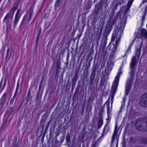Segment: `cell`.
<instances>
[{
    "mask_svg": "<svg viewBox=\"0 0 147 147\" xmlns=\"http://www.w3.org/2000/svg\"><path fill=\"white\" fill-rule=\"evenodd\" d=\"M50 122L49 123V124H48L47 125V127H46V128L45 129V132H44V134L43 135V139H42V141H43V139H44V138L45 137V135L46 134V132H47V130H48V128L49 127V124H50Z\"/></svg>",
    "mask_w": 147,
    "mask_h": 147,
    "instance_id": "52a82bcc",
    "label": "cell"
},
{
    "mask_svg": "<svg viewBox=\"0 0 147 147\" xmlns=\"http://www.w3.org/2000/svg\"><path fill=\"white\" fill-rule=\"evenodd\" d=\"M143 142L144 143L147 145V137L144 138L143 140Z\"/></svg>",
    "mask_w": 147,
    "mask_h": 147,
    "instance_id": "9c48e42d",
    "label": "cell"
},
{
    "mask_svg": "<svg viewBox=\"0 0 147 147\" xmlns=\"http://www.w3.org/2000/svg\"><path fill=\"white\" fill-rule=\"evenodd\" d=\"M135 147H142V146H136Z\"/></svg>",
    "mask_w": 147,
    "mask_h": 147,
    "instance_id": "8fae6325",
    "label": "cell"
},
{
    "mask_svg": "<svg viewBox=\"0 0 147 147\" xmlns=\"http://www.w3.org/2000/svg\"><path fill=\"white\" fill-rule=\"evenodd\" d=\"M135 126L137 130L141 132H147V116L139 118L136 121Z\"/></svg>",
    "mask_w": 147,
    "mask_h": 147,
    "instance_id": "6da1fadb",
    "label": "cell"
},
{
    "mask_svg": "<svg viewBox=\"0 0 147 147\" xmlns=\"http://www.w3.org/2000/svg\"><path fill=\"white\" fill-rule=\"evenodd\" d=\"M139 104L142 107H147V92L141 96L139 100Z\"/></svg>",
    "mask_w": 147,
    "mask_h": 147,
    "instance_id": "7a4b0ae2",
    "label": "cell"
},
{
    "mask_svg": "<svg viewBox=\"0 0 147 147\" xmlns=\"http://www.w3.org/2000/svg\"><path fill=\"white\" fill-rule=\"evenodd\" d=\"M70 141V136L69 135H67V137H66V142H69Z\"/></svg>",
    "mask_w": 147,
    "mask_h": 147,
    "instance_id": "ba28073f",
    "label": "cell"
},
{
    "mask_svg": "<svg viewBox=\"0 0 147 147\" xmlns=\"http://www.w3.org/2000/svg\"><path fill=\"white\" fill-rule=\"evenodd\" d=\"M5 97H6V93L4 94L3 96L0 99V108H1L2 107V105H3V102H4V100H5Z\"/></svg>",
    "mask_w": 147,
    "mask_h": 147,
    "instance_id": "5b68a950",
    "label": "cell"
},
{
    "mask_svg": "<svg viewBox=\"0 0 147 147\" xmlns=\"http://www.w3.org/2000/svg\"><path fill=\"white\" fill-rule=\"evenodd\" d=\"M43 129H44L43 125L40 126L39 127L38 130L37 134V136L38 137H40L41 136L42 134L43 131Z\"/></svg>",
    "mask_w": 147,
    "mask_h": 147,
    "instance_id": "277c9868",
    "label": "cell"
},
{
    "mask_svg": "<svg viewBox=\"0 0 147 147\" xmlns=\"http://www.w3.org/2000/svg\"><path fill=\"white\" fill-rule=\"evenodd\" d=\"M40 31H39V34H38V37H37V41H36V47H37V43H38V39H39V36H40Z\"/></svg>",
    "mask_w": 147,
    "mask_h": 147,
    "instance_id": "30bf717a",
    "label": "cell"
},
{
    "mask_svg": "<svg viewBox=\"0 0 147 147\" xmlns=\"http://www.w3.org/2000/svg\"><path fill=\"white\" fill-rule=\"evenodd\" d=\"M19 11H20V10H19L16 13V15L15 16V24H16V22H17V19H18V16L19 15Z\"/></svg>",
    "mask_w": 147,
    "mask_h": 147,
    "instance_id": "8992f818",
    "label": "cell"
},
{
    "mask_svg": "<svg viewBox=\"0 0 147 147\" xmlns=\"http://www.w3.org/2000/svg\"><path fill=\"white\" fill-rule=\"evenodd\" d=\"M19 80L18 83H17V87H16V91H15V92L14 96L13 97V98H12V99H11V100H10V103L11 104H12L13 103V102H14L15 98V97L16 96L17 93L18 92V89H19Z\"/></svg>",
    "mask_w": 147,
    "mask_h": 147,
    "instance_id": "3957f363",
    "label": "cell"
},
{
    "mask_svg": "<svg viewBox=\"0 0 147 147\" xmlns=\"http://www.w3.org/2000/svg\"></svg>",
    "mask_w": 147,
    "mask_h": 147,
    "instance_id": "4fadbf2b",
    "label": "cell"
},
{
    "mask_svg": "<svg viewBox=\"0 0 147 147\" xmlns=\"http://www.w3.org/2000/svg\"><path fill=\"white\" fill-rule=\"evenodd\" d=\"M46 147V146H43V147Z\"/></svg>",
    "mask_w": 147,
    "mask_h": 147,
    "instance_id": "7c38bea8",
    "label": "cell"
}]
</instances>
